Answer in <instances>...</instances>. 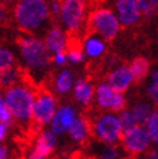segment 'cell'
Here are the masks:
<instances>
[{
  "mask_svg": "<svg viewBox=\"0 0 158 159\" xmlns=\"http://www.w3.org/2000/svg\"><path fill=\"white\" fill-rule=\"evenodd\" d=\"M119 123L122 125V129H123V133L130 131L131 128H133L135 125H137V122L135 116H133L132 111H128V110H122L121 114H119Z\"/></svg>",
  "mask_w": 158,
  "mask_h": 159,
  "instance_id": "d4e9b609",
  "label": "cell"
},
{
  "mask_svg": "<svg viewBox=\"0 0 158 159\" xmlns=\"http://www.w3.org/2000/svg\"><path fill=\"white\" fill-rule=\"evenodd\" d=\"M56 146V134L52 131H43L38 134L36 141L29 154V159H47Z\"/></svg>",
  "mask_w": 158,
  "mask_h": 159,
  "instance_id": "7c38bea8",
  "label": "cell"
},
{
  "mask_svg": "<svg viewBox=\"0 0 158 159\" xmlns=\"http://www.w3.org/2000/svg\"><path fill=\"white\" fill-rule=\"evenodd\" d=\"M9 157V150L5 145H0V159H8Z\"/></svg>",
  "mask_w": 158,
  "mask_h": 159,
  "instance_id": "836d02e7",
  "label": "cell"
},
{
  "mask_svg": "<svg viewBox=\"0 0 158 159\" xmlns=\"http://www.w3.org/2000/svg\"><path fill=\"white\" fill-rule=\"evenodd\" d=\"M70 34L62 27L60 23L53 22L52 25L44 31V42L52 54L66 52L70 43Z\"/></svg>",
  "mask_w": 158,
  "mask_h": 159,
  "instance_id": "9c48e42d",
  "label": "cell"
},
{
  "mask_svg": "<svg viewBox=\"0 0 158 159\" xmlns=\"http://www.w3.org/2000/svg\"><path fill=\"white\" fill-rule=\"evenodd\" d=\"M93 133L100 141L108 145H113L123 137V129L119 118L113 114H104L93 123Z\"/></svg>",
  "mask_w": 158,
  "mask_h": 159,
  "instance_id": "52a82bcc",
  "label": "cell"
},
{
  "mask_svg": "<svg viewBox=\"0 0 158 159\" xmlns=\"http://www.w3.org/2000/svg\"><path fill=\"white\" fill-rule=\"evenodd\" d=\"M57 109H58L57 98L51 91L44 88L38 91L34 104L33 122L39 127L51 124Z\"/></svg>",
  "mask_w": 158,
  "mask_h": 159,
  "instance_id": "8992f818",
  "label": "cell"
},
{
  "mask_svg": "<svg viewBox=\"0 0 158 159\" xmlns=\"http://www.w3.org/2000/svg\"><path fill=\"white\" fill-rule=\"evenodd\" d=\"M16 65H17V61H16L14 53L7 47L0 45V73H3V71Z\"/></svg>",
  "mask_w": 158,
  "mask_h": 159,
  "instance_id": "603a6c76",
  "label": "cell"
},
{
  "mask_svg": "<svg viewBox=\"0 0 158 159\" xmlns=\"http://www.w3.org/2000/svg\"><path fill=\"white\" fill-rule=\"evenodd\" d=\"M141 14L146 18H152L158 12V0H137Z\"/></svg>",
  "mask_w": 158,
  "mask_h": 159,
  "instance_id": "cb8c5ba5",
  "label": "cell"
},
{
  "mask_svg": "<svg viewBox=\"0 0 158 159\" xmlns=\"http://www.w3.org/2000/svg\"><path fill=\"white\" fill-rule=\"evenodd\" d=\"M148 94L154 104H158V71H154L151 76V84L148 87Z\"/></svg>",
  "mask_w": 158,
  "mask_h": 159,
  "instance_id": "83f0119b",
  "label": "cell"
},
{
  "mask_svg": "<svg viewBox=\"0 0 158 159\" xmlns=\"http://www.w3.org/2000/svg\"><path fill=\"white\" fill-rule=\"evenodd\" d=\"M12 14L17 27L26 34L35 35L51 26L52 16L47 0H17Z\"/></svg>",
  "mask_w": 158,
  "mask_h": 159,
  "instance_id": "6da1fadb",
  "label": "cell"
},
{
  "mask_svg": "<svg viewBox=\"0 0 158 159\" xmlns=\"http://www.w3.org/2000/svg\"><path fill=\"white\" fill-rule=\"evenodd\" d=\"M73 94L78 104L83 106H88L92 102L95 88L87 78H78L73 87Z\"/></svg>",
  "mask_w": 158,
  "mask_h": 159,
  "instance_id": "2e32d148",
  "label": "cell"
},
{
  "mask_svg": "<svg viewBox=\"0 0 158 159\" xmlns=\"http://www.w3.org/2000/svg\"><path fill=\"white\" fill-rule=\"evenodd\" d=\"M88 34H96L105 42H112L117 38L121 29L118 16L109 8H99L90 13L87 18Z\"/></svg>",
  "mask_w": 158,
  "mask_h": 159,
  "instance_id": "277c9868",
  "label": "cell"
},
{
  "mask_svg": "<svg viewBox=\"0 0 158 159\" xmlns=\"http://www.w3.org/2000/svg\"><path fill=\"white\" fill-rule=\"evenodd\" d=\"M146 129L149 136H151V140L156 145H158V110L153 111V114L146 124Z\"/></svg>",
  "mask_w": 158,
  "mask_h": 159,
  "instance_id": "4316f807",
  "label": "cell"
},
{
  "mask_svg": "<svg viewBox=\"0 0 158 159\" xmlns=\"http://www.w3.org/2000/svg\"><path fill=\"white\" fill-rule=\"evenodd\" d=\"M0 3L7 5V7H11V5H14L17 2H16V0H0Z\"/></svg>",
  "mask_w": 158,
  "mask_h": 159,
  "instance_id": "d590c367",
  "label": "cell"
},
{
  "mask_svg": "<svg viewBox=\"0 0 158 159\" xmlns=\"http://www.w3.org/2000/svg\"><path fill=\"white\" fill-rule=\"evenodd\" d=\"M74 83H75L74 74L72 73V70L66 69V67L60 69L57 73L53 75V79H52L53 91L57 94H60V96H65V94H67L70 91L73 89Z\"/></svg>",
  "mask_w": 158,
  "mask_h": 159,
  "instance_id": "9a60e30c",
  "label": "cell"
},
{
  "mask_svg": "<svg viewBox=\"0 0 158 159\" xmlns=\"http://www.w3.org/2000/svg\"><path fill=\"white\" fill-rule=\"evenodd\" d=\"M118 158V149L114 145H108L101 154V159H117Z\"/></svg>",
  "mask_w": 158,
  "mask_h": 159,
  "instance_id": "1f68e13d",
  "label": "cell"
},
{
  "mask_svg": "<svg viewBox=\"0 0 158 159\" xmlns=\"http://www.w3.org/2000/svg\"><path fill=\"white\" fill-rule=\"evenodd\" d=\"M11 17H13V14L9 11V7L0 3V26L8 25V22L11 21Z\"/></svg>",
  "mask_w": 158,
  "mask_h": 159,
  "instance_id": "f546056e",
  "label": "cell"
},
{
  "mask_svg": "<svg viewBox=\"0 0 158 159\" xmlns=\"http://www.w3.org/2000/svg\"><path fill=\"white\" fill-rule=\"evenodd\" d=\"M26 78H27V71L23 67L16 65L3 71V73H0V89L5 91L16 84L25 82Z\"/></svg>",
  "mask_w": 158,
  "mask_h": 159,
  "instance_id": "ac0fdd59",
  "label": "cell"
},
{
  "mask_svg": "<svg viewBox=\"0 0 158 159\" xmlns=\"http://www.w3.org/2000/svg\"><path fill=\"white\" fill-rule=\"evenodd\" d=\"M131 70L133 74V83L140 84L149 74V69H151V63L145 57H136L131 62Z\"/></svg>",
  "mask_w": 158,
  "mask_h": 159,
  "instance_id": "ffe728a7",
  "label": "cell"
},
{
  "mask_svg": "<svg viewBox=\"0 0 158 159\" xmlns=\"http://www.w3.org/2000/svg\"><path fill=\"white\" fill-rule=\"evenodd\" d=\"M106 82L121 93H124L133 83V74L130 66L121 65L113 69L106 76Z\"/></svg>",
  "mask_w": 158,
  "mask_h": 159,
  "instance_id": "4fadbf2b",
  "label": "cell"
},
{
  "mask_svg": "<svg viewBox=\"0 0 158 159\" xmlns=\"http://www.w3.org/2000/svg\"><path fill=\"white\" fill-rule=\"evenodd\" d=\"M17 48L22 61V67L30 74H44L52 65L53 54L44 39L34 34L23 33L17 38Z\"/></svg>",
  "mask_w": 158,
  "mask_h": 159,
  "instance_id": "7a4b0ae2",
  "label": "cell"
},
{
  "mask_svg": "<svg viewBox=\"0 0 158 159\" xmlns=\"http://www.w3.org/2000/svg\"><path fill=\"white\" fill-rule=\"evenodd\" d=\"M36 92L27 80L16 84L4 91V98L9 106L14 120L27 124L33 122Z\"/></svg>",
  "mask_w": 158,
  "mask_h": 159,
  "instance_id": "3957f363",
  "label": "cell"
},
{
  "mask_svg": "<svg viewBox=\"0 0 158 159\" xmlns=\"http://www.w3.org/2000/svg\"><path fill=\"white\" fill-rule=\"evenodd\" d=\"M95 98H96L99 107L113 111V113H119L126 106V98L123 93L115 91L108 82L100 83L96 87Z\"/></svg>",
  "mask_w": 158,
  "mask_h": 159,
  "instance_id": "ba28073f",
  "label": "cell"
},
{
  "mask_svg": "<svg viewBox=\"0 0 158 159\" xmlns=\"http://www.w3.org/2000/svg\"><path fill=\"white\" fill-rule=\"evenodd\" d=\"M123 146L128 153L132 154H139L143 153L144 150L148 149L149 141H151V136L148 133V129H145L143 125H135L130 131L123 133Z\"/></svg>",
  "mask_w": 158,
  "mask_h": 159,
  "instance_id": "30bf717a",
  "label": "cell"
},
{
  "mask_svg": "<svg viewBox=\"0 0 158 159\" xmlns=\"http://www.w3.org/2000/svg\"><path fill=\"white\" fill-rule=\"evenodd\" d=\"M67 53V60L70 63H74V65H78L84 61L86 58V53L83 49V44H81L77 40H70L69 43V48L66 51Z\"/></svg>",
  "mask_w": 158,
  "mask_h": 159,
  "instance_id": "7402d4cb",
  "label": "cell"
},
{
  "mask_svg": "<svg viewBox=\"0 0 158 159\" xmlns=\"http://www.w3.org/2000/svg\"><path fill=\"white\" fill-rule=\"evenodd\" d=\"M117 16L122 26H132L139 21L141 12L137 0H115Z\"/></svg>",
  "mask_w": 158,
  "mask_h": 159,
  "instance_id": "8fae6325",
  "label": "cell"
},
{
  "mask_svg": "<svg viewBox=\"0 0 158 159\" xmlns=\"http://www.w3.org/2000/svg\"><path fill=\"white\" fill-rule=\"evenodd\" d=\"M0 122H3L8 125H11L14 122L12 111L4 98V93H0Z\"/></svg>",
  "mask_w": 158,
  "mask_h": 159,
  "instance_id": "484cf974",
  "label": "cell"
},
{
  "mask_svg": "<svg viewBox=\"0 0 158 159\" xmlns=\"http://www.w3.org/2000/svg\"><path fill=\"white\" fill-rule=\"evenodd\" d=\"M146 159H158V152L157 150H151V152H148Z\"/></svg>",
  "mask_w": 158,
  "mask_h": 159,
  "instance_id": "e575fe53",
  "label": "cell"
},
{
  "mask_svg": "<svg viewBox=\"0 0 158 159\" xmlns=\"http://www.w3.org/2000/svg\"><path fill=\"white\" fill-rule=\"evenodd\" d=\"M77 116L75 109L72 105H62L57 109L56 114H54L52 122H51V131L58 136L64 132H67L70 124Z\"/></svg>",
  "mask_w": 158,
  "mask_h": 159,
  "instance_id": "5bb4252c",
  "label": "cell"
},
{
  "mask_svg": "<svg viewBox=\"0 0 158 159\" xmlns=\"http://www.w3.org/2000/svg\"><path fill=\"white\" fill-rule=\"evenodd\" d=\"M58 21L70 35H77L86 22V0H62Z\"/></svg>",
  "mask_w": 158,
  "mask_h": 159,
  "instance_id": "5b68a950",
  "label": "cell"
},
{
  "mask_svg": "<svg viewBox=\"0 0 158 159\" xmlns=\"http://www.w3.org/2000/svg\"><path fill=\"white\" fill-rule=\"evenodd\" d=\"M132 114L135 116L137 124L145 125V124H148L149 119H151V116L153 114V109L149 104H146V102H140V104L133 106Z\"/></svg>",
  "mask_w": 158,
  "mask_h": 159,
  "instance_id": "44dd1931",
  "label": "cell"
},
{
  "mask_svg": "<svg viewBox=\"0 0 158 159\" xmlns=\"http://www.w3.org/2000/svg\"><path fill=\"white\" fill-rule=\"evenodd\" d=\"M8 129H9V125L3 123V122H0V142L5 140L7 134H8Z\"/></svg>",
  "mask_w": 158,
  "mask_h": 159,
  "instance_id": "d6a6232c",
  "label": "cell"
},
{
  "mask_svg": "<svg viewBox=\"0 0 158 159\" xmlns=\"http://www.w3.org/2000/svg\"><path fill=\"white\" fill-rule=\"evenodd\" d=\"M69 62L67 60V53L66 52H61V53H56V54H53V57H52V63L56 67H65V65Z\"/></svg>",
  "mask_w": 158,
  "mask_h": 159,
  "instance_id": "4dcf8cb0",
  "label": "cell"
},
{
  "mask_svg": "<svg viewBox=\"0 0 158 159\" xmlns=\"http://www.w3.org/2000/svg\"><path fill=\"white\" fill-rule=\"evenodd\" d=\"M82 44H83L86 57H88L91 60L100 58L102 54H105V51H106L105 40L96 34H87Z\"/></svg>",
  "mask_w": 158,
  "mask_h": 159,
  "instance_id": "e0dca14e",
  "label": "cell"
},
{
  "mask_svg": "<svg viewBox=\"0 0 158 159\" xmlns=\"http://www.w3.org/2000/svg\"><path fill=\"white\" fill-rule=\"evenodd\" d=\"M48 7H49L52 20L57 21L60 18V13H61V8H62V0H48Z\"/></svg>",
  "mask_w": 158,
  "mask_h": 159,
  "instance_id": "f1b7e54d",
  "label": "cell"
},
{
  "mask_svg": "<svg viewBox=\"0 0 158 159\" xmlns=\"http://www.w3.org/2000/svg\"><path fill=\"white\" fill-rule=\"evenodd\" d=\"M90 132H91L90 120L83 115H77L67 129L70 139L75 142H84L87 137H88Z\"/></svg>",
  "mask_w": 158,
  "mask_h": 159,
  "instance_id": "d6986e66",
  "label": "cell"
}]
</instances>
